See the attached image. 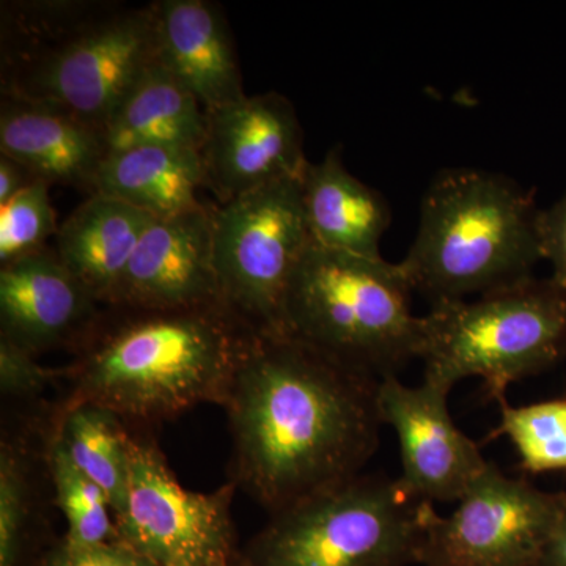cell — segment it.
<instances>
[{
    "label": "cell",
    "instance_id": "cell-8",
    "mask_svg": "<svg viewBox=\"0 0 566 566\" xmlns=\"http://www.w3.org/2000/svg\"><path fill=\"white\" fill-rule=\"evenodd\" d=\"M311 244L301 178L218 205L214 264L222 303L256 334L285 337L286 297Z\"/></svg>",
    "mask_w": 566,
    "mask_h": 566
},
{
    "label": "cell",
    "instance_id": "cell-22",
    "mask_svg": "<svg viewBox=\"0 0 566 566\" xmlns=\"http://www.w3.org/2000/svg\"><path fill=\"white\" fill-rule=\"evenodd\" d=\"M107 6L106 0H13L0 7V74L31 61Z\"/></svg>",
    "mask_w": 566,
    "mask_h": 566
},
{
    "label": "cell",
    "instance_id": "cell-15",
    "mask_svg": "<svg viewBox=\"0 0 566 566\" xmlns=\"http://www.w3.org/2000/svg\"><path fill=\"white\" fill-rule=\"evenodd\" d=\"M0 153L48 185L95 193L107 158L102 129L50 104L0 96Z\"/></svg>",
    "mask_w": 566,
    "mask_h": 566
},
{
    "label": "cell",
    "instance_id": "cell-27",
    "mask_svg": "<svg viewBox=\"0 0 566 566\" xmlns=\"http://www.w3.org/2000/svg\"><path fill=\"white\" fill-rule=\"evenodd\" d=\"M65 379V368L40 364L35 354L0 337V390L10 400H32Z\"/></svg>",
    "mask_w": 566,
    "mask_h": 566
},
{
    "label": "cell",
    "instance_id": "cell-26",
    "mask_svg": "<svg viewBox=\"0 0 566 566\" xmlns=\"http://www.w3.org/2000/svg\"><path fill=\"white\" fill-rule=\"evenodd\" d=\"M50 186L36 180L0 205V266L43 251L59 232Z\"/></svg>",
    "mask_w": 566,
    "mask_h": 566
},
{
    "label": "cell",
    "instance_id": "cell-17",
    "mask_svg": "<svg viewBox=\"0 0 566 566\" xmlns=\"http://www.w3.org/2000/svg\"><path fill=\"white\" fill-rule=\"evenodd\" d=\"M301 197L312 243L329 251L379 259V243L392 222L386 197L357 180L333 147L323 161L305 166Z\"/></svg>",
    "mask_w": 566,
    "mask_h": 566
},
{
    "label": "cell",
    "instance_id": "cell-6",
    "mask_svg": "<svg viewBox=\"0 0 566 566\" xmlns=\"http://www.w3.org/2000/svg\"><path fill=\"white\" fill-rule=\"evenodd\" d=\"M431 509L398 479L359 474L271 515L243 558L248 566L417 564Z\"/></svg>",
    "mask_w": 566,
    "mask_h": 566
},
{
    "label": "cell",
    "instance_id": "cell-18",
    "mask_svg": "<svg viewBox=\"0 0 566 566\" xmlns=\"http://www.w3.org/2000/svg\"><path fill=\"white\" fill-rule=\"evenodd\" d=\"M153 219L122 200L93 193L59 227L54 251L106 307Z\"/></svg>",
    "mask_w": 566,
    "mask_h": 566
},
{
    "label": "cell",
    "instance_id": "cell-11",
    "mask_svg": "<svg viewBox=\"0 0 566 566\" xmlns=\"http://www.w3.org/2000/svg\"><path fill=\"white\" fill-rule=\"evenodd\" d=\"M205 114V186L219 205L270 182L303 177L308 164L303 126L296 107L282 93L245 95Z\"/></svg>",
    "mask_w": 566,
    "mask_h": 566
},
{
    "label": "cell",
    "instance_id": "cell-32",
    "mask_svg": "<svg viewBox=\"0 0 566 566\" xmlns=\"http://www.w3.org/2000/svg\"><path fill=\"white\" fill-rule=\"evenodd\" d=\"M230 566H248V565H245V562H244V558H243V554H241V557L238 558V560L234 562V564H232Z\"/></svg>",
    "mask_w": 566,
    "mask_h": 566
},
{
    "label": "cell",
    "instance_id": "cell-5",
    "mask_svg": "<svg viewBox=\"0 0 566 566\" xmlns=\"http://www.w3.org/2000/svg\"><path fill=\"white\" fill-rule=\"evenodd\" d=\"M565 357L566 285L553 277L534 275L474 301H444L422 316L423 381L450 390L475 376L499 401L510 385Z\"/></svg>",
    "mask_w": 566,
    "mask_h": 566
},
{
    "label": "cell",
    "instance_id": "cell-23",
    "mask_svg": "<svg viewBox=\"0 0 566 566\" xmlns=\"http://www.w3.org/2000/svg\"><path fill=\"white\" fill-rule=\"evenodd\" d=\"M44 461L55 493V505L66 521L63 536L70 545L95 546L117 539L115 515L102 488L82 474L57 439L46 433Z\"/></svg>",
    "mask_w": 566,
    "mask_h": 566
},
{
    "label": "cell",
    "instance_id": "cell-10",
    "mask_svg": "<svg viewBox=\"0 0 566 566\" xmlns=\"http://www.w3.org/2000/svg\"><path fill=\"white\" fill-rule=\"evenodd\" d=\"M565 505L566 493L538 490L490 461L452 515L428 513L417 564L536 566Z\"/></svg>",
    "mask_w": 566,
    "mask_h": 566
},
{
    "label": "cell",
    "instance_id": "cell-30",
    "mask_svg": "<svg viewBox=\"0 0 566 566\" xmlns=\"http://www.w3.org/2000/svg\"><path fill=\"white\" fill-rule=\"evenodd\" d=\"M33 181L36 178L22 164L0 153V205L9 202Z\"/></svg>",
    "mask_w": 566,
    "mask_h": 566
},
{
    "label": "cell",
    "instance_id": "cell-28",
    "mask_svg": "<svg viewBox=\"0 0 566 566\" xmlns=\"http://www.w3.org/2000/svg\"><path fill=\"white\" fill-rule=\"evenodd\" d=\"M35 566H156L122 542L103 543L95 546L70 545L59 539L44 551Z\"/></svg>",
    "mask_w": 566,
    "mask_h": 566
},
{
    "label": "cell",
    "instance_id": "cell-24",
    "mask_svg": "<svg viewBox=\"0 0 566 566\" xmlns=\"http://www.w3.org/2000/svg\"><path fill=\"white\" fill-rule=\"evenodd\" d=\"M32 453L13 439L0 444V566H35L32 551L39 528V501Z\"/></svg>",
    "mask_w": 566,
    "mask_h": 566
},
{
    "label": "cell",
    "instance_id": "cell-31",
    "mask_svg": "<svg viewBox=\"0 0 566 566\" xmlns=\"http://www.w3.org/2000/svg\"><path fill=\"white\" fill-rule=\"evenodd\" d=\"M536 566H566V505Z\"/></svg>",
    "mask_w": 566,
    "mask_h": 566
},
{
    "label": "cell",
    "instance_id": "cell-7",
    "mask_svg": "<svg viewBox=\"0 0 566 566\" xmlns=\"http://www.w3.org/2000/svg\"><path fill=\"white\" fill-rule=\"evenodd\" d=\"M156 62L155 2H107L65 39L0 74V93L59 107L104 133L118 104Z\"/></svg>",
    "mask_w": 566,
    "mask_h": 566
},
{
    "label": "cell",
    "instance_id": "cell-14",
    "mask_svg": "<svg viewBox=\"0 0 566 566\" xmlns=\"http://www.w3.org/2000/svg\"><path fill=\"white\" fill-rule=\"evenodd\" d=\"M103 305L63 266L54 249L0 266V337L25 352H73Z\"/></svg>",
    "mask_w": 566,
    "mask_h": 566
},
{
    "label": "cell",
    "instance_id": "cell-13",
    "mask_svg": "<svg viewBox=\"0 0 566 566\" xmlns=\"http://www.w3.org/2000/svg\"><path fill=\"white\" fill-rule=\"evenodd\" d=\"M214 214L216 207L205 205L153 219L106 307L223 304L214 264Z\"/></svg>",
    "mask_w": 566,
    "mask_h": 566
},
{
    "label": "cell",
    "instance_id": "cell-29",
    "mask_svg": "<svg viewBox=\"0 0 566 566\" xmlns=\"http://www.w3.org/2000/svg\"><path fill=\"white\" fill-rule=\"evenodd\" d=\"M536 230L542 260L553 266L551 277L566 285V193L553 207L539 210Z\"/></svg>",
    "mask_w": 566,
    "mask_h": 566
},
{
    "label": "cell",
    "instance_id": "cell-3",
    "mask_svg": "<svg viewBox=\"0 0 566 566\" xmlns=\"http://www.w3.org/2000/svg\"><path fill=\"white\" fill-rule=\"evenodd\" d=\"M534 193L504 174L444 169L420 205L419 229L401 270L431 305L534 277L539 253Z\"/></svg>",
    "mask_w": 566,
    "mask_h": 566
},
{
    "label": "cell",
    "instance_id": "cell-19",
    "mask_svg": "<svg viewBox=\"0 0 566 566\" xmlns=\"http://www.w3.org/2000/svg\"><path fill=\"white\" fill-rule=\"evenodd\" d=\"M200 188H207L200 150L174 145H140L111 153L95 181V193L122 200L153 218L205 207Z\"/></svg>",
    "mask_w": 566,
    "mask_h": 566
},
{
    "label": "cell",
    "instance_id": "cell-16",
    "mask_svg": "<svg viewBox=\"0 0 566 566\" xmlns=\"http://www.w3.org/2000/svg\"><path fill=\"white\" fill-rule=\"evenodd\" d=\"M159 62L199 99L205 112L244 98L232 31L210 0L155 2Z\"/></svg>",
    "mask_w": 566,
    "mask_h": 566
},
{
    "label": "cell",
    "instance_id": "cell-20",
    "mask_svg": "<svg viewBox=\"0 0 566 566\" xmlns=\"http://www.w3.org/2000/svg\"><path fill=\"white\" fill-rule=\"evenodd\" d=\"M207 114L161 62L142 74L104 129L107 155L140 145L202 148Z\"/></svg>",
    "mask_w": 566,
    "mask_h": 566
},
{
    "label": "cell",
    "instance_id": "cell-1",
    "mask_svg": "<svg viewBox=\"0 0 566 566\" xmlns=\"http://www.w3.org/2000/svg\"><path fill=\"white\" fill-rule=\"evenodd\" d=\"M378 387L296 338L259 335L223 406L230 482L274 515L363 474L379 446Z\"/></svg>",
    "mask_w": 566,
    "mask_h": 566
},
{
    "label": "cell",
    "instance_id": "cell-4",
    "mask_svg": "<svg viewBox=\"0 0 566 566\" xmlns=\"http://www.w3.org/2000/svg\"><path fill=\"white\" fill-rule=\"evenodd\" d=\"M412 293L400 263L312 243L286 297V335L381 381L419 359Z\"/></svg>",
    "mask_w": 566,
    "mask_h": 566
},
{
    "label": "cell",
    "instance_id": "cell-25",
    "mask_svg": "<svg viewBox=\"0 0 566 566\" xmlns=\"http://www.w3.org/2000/svg\"><path fill=\"white\" fill-rule=\"evenodd\" d=\"M497 403L501 420L488 439L509 438L528 474L566 471L565 397L527 406H512L505 397Z\"/></svg>",
    "mask_w": 566,
    "mask_h": 566
},
{
    "label": "cell",
    "instance_id": "cell-9",
    "mask_svg": "<svg viewBox=\"0 0 566 566\" xmlns=\"http://www.w3.org/2000/svg\"><path fill=\"white\" fill-rule=\"evenodd\" d=\"M117 539L156 566H230L241 557L232 505L237 485L193 493L178 482L155 441L132 434Z\"/></svg>",
    "mask_w": 566,
    "mask_h": 566
},
{
    "label": "cell",
    "instance_id": "cell-2",
    "mask_svg": "<svg viewBox=\"0 0 566 566\" xmlns=\"http://www.w3.org/2000/svg\"><path fill=\"white\" fill-rule=\"evenodd\" d=\"M259 334L223 304L103 307L73 349L63 403H92L123 422L161 423L226 406Z\"/></svg>",
    "mask_w": 566,
    "mask_h": 566
},
{
    "label": "cell",
    "instance_id": "cell-21",
    "mask_svg": "<svg viewBox=\"0 0 566 566\" xmlns=\"http://www.w3.org/2000/svg\"><path fill=\"white\" fill-rule=\"evenodd\" d=\"M48 431L82 474L102 488L117 515L125 505L132 463V433L120 417L98 405L62 403Z\"/></svg>",
    "mask_w": 566,
    "mask_h": 566
},
{
    "label": "cell",
    "instance_id": "cell-12",
    "mask_svg": "<svg viewBox=\"0 0 566 566\" xmlns=\"http://www.w3.org/2000/svg\"><path fill=\"white\" fill-rule=\"evenodd\" d=\"M449 394L430 381L406 386L398 376L378 387L382 424L394 428L400 444L398 480L412 497L430 504L460 501L490 463L450 416Z\"/></svg>",
    "mask_w": 566,
    "mask_h": 566
}]
</instances>
